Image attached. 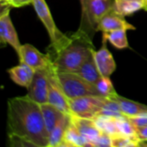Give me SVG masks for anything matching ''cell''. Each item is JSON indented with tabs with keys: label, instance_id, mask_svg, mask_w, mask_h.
Here are the masks:
<instances>
[{
	"label": "cell",
	"instance_id": "26",
	"mask_svg": "<svg viewBox=\"0 0 147 147\" xmlns=\"http://www.w3.org/2000/svg\"><path fill=\"white\" fill-rule=\"evenodd\" d=\"M8 142H9V146L14 147H36L33 143L26 140L25 139L16 136V135H13V134H8Z\"/></svg>",
	"mask_w": 147,
	"mask_h": 147
},
{
	"label": "cell",
	"instance_id": "12",
	"mask_svg": "<svg viewBox=\"0 0 147 147\" xmlns=\"http://www.w3.org/2000/svg\"><path fill=\"white\" fill-rule=\"evenodd\" d=\"M127 29V30H134L136 28L129 23L123 16L120 15L116 11L111 9L108 12L98 23L96 31H102V33L110 32L116 29Z\"/></svg>",
	"mask_w": 147,
	"mask_h": 147
},
{
	"label": "cell",
	"instance_id": "2",
	"mask_svg": "<svg viewBox=\"0 0 147 147\" xmlns=\"http://www.w3.org/2000/svg\"><path fill=\"white\" fill-rule=\"evenodd\" d=\"M95 51L92 37L78 28L57 51H48L54 71L75 72Z\"/></svg>",
	"mask_w": 147,
	"mask_h": 147
},
{
	"label": "cell",
	"instance_id": "29",
	"mask_svg": "<svg viewBox=\"0 0 147 147\" xmlns=\"http://www.w3.org/2000/svg\"><path fill=\"white\" fill-rule=\"evenodd\" d=\"M33 1L34 0H8L5 3H8L13 7H22L25 5L31 4Z\"/></svg>",
	"mask_w": 147,
	"mask_h": 147
},
{
	"label": "cell",
	"instance_id": "3",
	"mask_svg": "<svg viewBox=\"0 0 147 147\" xmlns=\"http://www.w3.org/2000/svg\"><path fill=\"white\" fill-rule=\"evenodd\" d=\"M53 74L59 87L68 99L86 96H102L95 84L86 81L75 72L53 71Z\"/></svg>",
	"mask_w": 147,
	"mask_h": 147
},
{
	"label": "cell",
	"instance_id": "30",
	"mask_svg": "<svg viewBox=\"0 0 147 147\" xmlns=\"http://www.w3.org/2000/svg\"><path fill=\"white\" fill-rule=\"evenodd\" d=\"M136 133H137L138 139L141 142L147 141V125L143 127H141V128H137Z\"/></svg>",
	"mask_w": 147,
	"mask_h": 147
},
{
	"label": "cell",
	"instance_id": "11",
	"mask_svg": "<svg viewBox=\"0 0 147 147\" xmlns=\"http://www.w3.org/2000/svg\"><path fill=\"white\" fill-rule=\"evenodd\" d=\"M106 42L107 40L102 39V46L97 51L93 52V58L101 75L102 77H110L116 69V64L112 53L107 47Z\"/></svg>",
	"mask_w": 147,
	"mask_h": 147
},
{
	"label": "cell",
	"instance_id": "21",
	"mask_svg": "<svg viewBox=\"0 0 147 147\" xmlns=\"http://www.w3.org/2000/svg\"><path fill=\"white\" fill-rule=\"evenodd\" d=\"M93 120L102 134H105L111 138L120 135L114 117L104 115H98Z\"/></svg>",
	"mask_w": 147,
	"mask_h": 147
},
{
	"label": "cell",
	"instance_id": "23",
	"mask_svg": "<svg viewBox=\"0 0 147 147\" xmlns=\"http://www.w3.org/2000/svg\"><path fill=\"white\" fill-rule=\"evenodd\" d=\"M114 119L120 135L138 139L136 129L129 121L128 117H127L126 115H121L118 117H114Z\"/></svg>",
	"mask_w": 147,
	"mask_h": 147
},
{
	"label": "cell",
	"instance_id": "24",
	"mask_svg": "<svg viewBox=\"0 0 147 147\" xmlns=\"http://www.w3.org/2000/svg\"><path fill=\"white\" fill-rule=\"evenodd\" d=\"M96 87L102 96L110 97L111 96L117 93L109 77H102L100 80L96 84Z\"/></svg>",
	"mask_w": 147,
	"mask_h": 147
},
{
	"label": "cell",
	"instance_id": "14",
	"mask_svg": "<svg viewBox=\"0 0 147 147\" xmlns=\"http://www.w3.org/2000/svg\"><path fill=\"white\" fill-rule=\"evenodd\" d=\"M109 98L113 99L119 104L121 113L127 117L147 115V105L123 97L117 93L111 96Z\"/></svg>",
	"mask_w": 147,
	"mask_h": 147
},
{
	"label": "cell",
	"instance_id": "10",
	"mask_svg": "<svg viewBox=\"0 0 147 147\" xmlns=\"http://www.w3.org/2000/svg\"><path fill=\"white\" fill-rule=\"evenodd\" d=\"M47 101H48V103L53 105L64 114L71 115V109L69 105V99L62 91L58 82L56 81L53 68L51 70V74H50V78H49Z\"/></svg>",
	"mask_w": 147,
	"mask_h": 147
},
{
	"label": "cell",
	"instance_id": "15",
	"mask_svg": "<svg viewBox=\"0 0 147 147\" xmlns=\"http://www.w3.org/2000/svg\"><path fill=\"white\" fill-rule=\"evenodd\" d=\"M34 72V69L22 62H20L18 65L8 70V73L11 80L17 85L25 88H28L31 84Z\"/></svg>",
	"mask_w": 147,
	"mask_h": 147
},
{
	"label": "cell",
	"instance_id": "9",
	"mask_svg": "<svg viewBox=\"0 0 147 147\" xmlns=\"http://www.w3.org/2000/svg\"><path fill=\"white\" fill-rule=\"evenodd\" d=\"M18 57L20 62L29 65L34 70L46 69L52 66L48 54L40 53L36 47L28 43L22 45Z\"/></svg>",
	"mask_w": 147,
	"mask_h": 147
},
{
	"label": "cell",
	"instance_id": "13",
	"mask_svg": "<svg viewBox=\"0 0 147 147\" xmlns=\"http://www.w3.org/2000/svg\"><path fill=\"white\" fill-rule=\"evenodd\" d=\"M71 121L77 127L79 133L90 142V147L91 142L102 134L93 119L71 115Z\"/></svg>",
	"mask_w": 147,
	"mask_h": 147
},
{
	"label": "cell",
	"instance_id": "31",
	"mask_svg": "<svg viewBox=\"0 0 147 147\" xmlns=\"http://www.w3.org/2000/svg\"><path fill=\"white\" fill-rule=\"evenodd\" d=\"M145 9V10H146L147 11V0L145 1V6H144V9Z\"/></svg>",
	"mask_w": 147,
	"mask_h": 147
},
{
	"label": "cell",
	"instance_id": "19",
	"mask_svg": "<svg viewBox=\"0 0 147 147\" xmlns=\"http://www.w3.org/2000/svg\"><path fill=\"white\" fill-rule=\"evenodd\" d=\"M71 123V115H65L59 123L55 126L53 131L49 134V145L48 147H59L64 141L65 134L68 126Z\"/></svg>",
	"mask_w": 147,
	"mask_h": 147
},
{
	"label": "cell",
	"instance_id": "20",
	"mask_svg": "<svg viewBox=\"0 0 147 147\" xmlns=\"http://www.w3.org/2000/svg\"><path fill=\"white\" fill-rule=\"evenodd\" d=\"M146 0H119L115 2L114 10L123 16L132 15L144 9Z\"/></svg>",
	"mask_w": 147,
	"mask_h": 147
},
{
	"label": "cell",
	"instance_id": "32",
	"mask_svg": "<svg viewBox=\"0 0 147 147\" xmlns=\"http://www.w3.org/2000/svg\"><path fill=\"white\" fill-rule=\"evenodd\" d=\"M1 1H2L3 3H7V1H8V0H1Z\"/></svg>",
	"mask_w": 147,
	"mask_h": 147
},
{
	"label": "cell",
	"instance_id": "16",
	"mask_svg": "<svg viewBox=\"0 0 147 147\" xmlns=\"http://www.w3.org/2000/svg\"><path fill=\"white\" fill-rule=\"evenodd\" d=\"M40 107H41L47 131L48 134H50V133L53 131L55 126L59 123V121L66 115L48 102L40 104Z\"/></svg>",
	"mask_w": 147,
	"mask_h": 147
},
{
	"label": "cell",
	"instance_id": "8",
	"mask_svg": "<svg viewBox=\"0 0 147 147\" xmlns=\"http://www.w3.org/2000/svg\"><path fill=\"white\" fill-rule=\"evenodd\" d=\"M9 4L3 8L0 16V39L2 44H9L16 52L17 55L21 50V43L9 16Z\"/></svg>",
	"mask_w": 147,
	"mask_h": 147
},
{
	"label": "cell",
	"instance_id": "33",
	"mask_svg": "<svg viewBox=\"0 0 147 147\" xmlns=\"http://www.w3.org/2000/svg\"><path fill=\"white\" fill-rule=\"evenodd\" d=\"M115 1H119V0H115Z\"/></svg>",
	"mask_w": 147,
	"mask_h": 147
},
{
	"label": "cell",
	"instance_id": "6",
	"mask_svg": "<svg viewBox=\"0 0 147 147\" xmlns=\"http://www.w3.org/2000/svg\"><path fill=\"white\" fill-rule=\"evenodd\" d=\"M107 98L102 96H86L69 99L71 115L94 119L102 110Z\"/></svg>",
	"mask_w": 147,
	"mask_h": 147
},
{
	"label": "cell",
	"instance_id": "27",
	"mask_svg": "<svg viewBox=\"0 0 147 147\" xmlns=\"http://www.w3.org/2000/svg\"><path fill=\"white\" fill-rule=\"evenodd\" d=\"M112 146V138L105 134H101L96 140L91 142V147Z\"/></svg>",
	"mask_w": 147,
	"mask_h": 147
},
{
	"label": "cell",
	"instance_id": "1",
	"mask_svg": "<svg viewBox=\"0 0 147 147\" xmlns=\"http://www.w3.org/2000/svg\"><path fill=\"white\" fill-rule=\"evenodd\" d=\"M7 134L22 137L36 147H48L49 134L40 104L27 96L9 99Z\"/></svg>",
	"mask_w": 147,
	"mask_h": 147
},
{
	"label": "cell",
	"instance_id": "5",
	"mask_svg": "<svg viewBox=\"0 0 147 147\" xmlns=\"http://www.w3.org/2000/svg\"><path fill=\"white\" fill-rule=\"evenodd\" d=\"M32 4L38 17L44 24L50 37L51 45L49 51H57L67 41L69 35L63 34L58 28L53 21L49 7L47 6L45 0H34Z\"/></svg>",
	"mask_w": 147,
	"mask_h": 147
},
{
	"label": "cell",
	"instance_id": "7",
	"mask_svg": "<svg viewBox=\"0 0 147 147\" xmlns=\"http://www.w3.org/2000/svg\"><path fill=\"white\" fill-rule=\"evenodd\" d=\"M52 66L46 69L35 70L31 84L27 88L28 96L31 100L43 104L48 102V87Z\"/></svg>",
	"mask_w": 147,
	"mask_h": 147
},
{
	"label": "cell",
	"instance_id": "4",
	"mask_svg": "<svg viewBox=\"0 0 147 147\" xmlns=\"http://www.w3.org/2000/svg\"><path fill=\"white\" fill-rule=\"evenodd\" d=\"M115 0H81L82 22L79 29L87 33L96 32L101 19L114 9Z\"/></svg>",
	"mask_w": 147,
	"mask_h": 147
},
{
	"label": "cell",
	"instance_id": "25",
	"mask_svg": "<svg viewBox=\"0 0 147 147\" xmlns=\"http://www.w3.org/2000/svg\"><path fill=\"white\" fill-rule=\"evenodd\" d=\"M141 141L135 138L127 137V136H115L112 138V146L113 147H135L140 146Z\"/></svg>",
	"mask_w": 147,
	"mask_h": 147
},
{
	"label": "cell",
	"instance_id": "18",
	"mask_svg": "<svg viewBox=\"0 0 147 147\" xmlns=\"http://www.w3.org/2000/svg\"><path fill=\"white\" fill-rule=\"evenodd\" d=\"M86 147L90 146V142L79 133L77 127L72 124L71 121L70 125L68 126L64 141L61 143L59 147Z\"/></svg>",
	"mask_w": 147,
	"mask_h": 147
},
{
	"label": "cell",
	"instance_id": "22",
	"mask_svg": "<svg viewBox=\"0 0 147 147\" xmlns=\"http://www.w3.org/2000/svg\"><path fill=\"white\" fill-rule=\"evenodd\" d=\"M103 39L109 41L115 47L118 49H124L129 47L127 37V29L124 28L103 33Z\"/></svg>",
	"mask_w": 147,
	"mask_h": 147
},
{
	"label": "cell",
	"instance_id": "28",
	"mask_svg": "<svg viewBox=\"0 0 147 147\" xmlns=\"http://www.w3.org/2000/svg\"><path fill=\"white\" fill-rule=\"evenodd\" d=\"M128 119L131 121V123L134 125L135 129L141 128L147 125V115L131 116V117H128Z\"/></svg>",
	"mask_w": 147,
	"mask_h": 147
},
{
	"label": "cell",
	"instance_id": "17",
	"mask_svg": "<svg viewBox=\"0 0 147 147\" xmlns=\"http://www.w3.org/2000/svg\"><path fill=\"white\" fill-rule=\"evenodd\" d=\"M78 75H79L81 78L85 79L86 81L93 84L96 85V84L100 80V78L102 77L101 73L98 71V68L96 65L95 59L92 55L75 71Z\"/></svg>",
	"mask_w": 147,
	"mask_h": 147
}]
</instances>
